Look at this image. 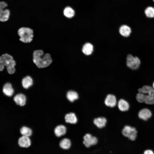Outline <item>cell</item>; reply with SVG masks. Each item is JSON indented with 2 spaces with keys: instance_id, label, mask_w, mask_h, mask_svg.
<instances>
[{
  "instance_id": "cell-2",
  "label": "cell",
  "mask_w": 154,
  "mask_h": 154,
  "mask_svg": "<svg viewBox=\"0 0 154 154\" xmlns=\"http://www.w3.org/2000/svg\"><path fill=\"white\" fill-rule=\"evenodd\" d=\"M16 62L11 55L5 53L0 56V71H3L5 68L9 74H14L16 71Z\"/></svg>"
},
{
  "instance_id": "cell-22",
  "label": "cell",
  "mask_w": 154,
  "mask_h": 154,
  "mask_svg": "<svg viewBox=\"0 0 154 154\" xmlns=\"http://www.w3.org/2000/svg\"><path fill=\"white\" fill-rule=\"evenodd\" d=\"M92 45L89 43L85 44L83 46L82 49L83 53L86 55L90 54L93 51Z\"/></svg>"
},
{
  "instance_id": "cell-12",
  "label": "cell",
  "mask_w": 154,
  "mask_h": 154,
  "mask_svg": "<svg viewBox=\"0 0 154 154\" xmlns=\"http://www.w3.org/2000/svg\"><path fill=\"white\" fill-rule=\"evenodd\" d=\"M3 91L6 96L11 97L13 94L14 90L10 83H7L3 86Z\"/></svg>"
},
{
  "instance_id": "cell-29",
  "label": "cell",
  "mask_w": 154,
  "mask_h": 154,
  "mask_svg": "<svg viewBox=\"0 0 154 154\" xmlns=\"http://www.w3.org/2000/svg\"><path fill=\"white\" fill-rule=\"evenodd\" d=\"M143 154H154V153L152 150L147 149L144 151Z\"/></svg>"
},
{
  "instance_id": "cell-17",
  "label": "cell",
  "mask_w": 154,
  "mask_h": 154,
  "mask_svg": "<svg viewBox=\"0 0 154 154\" xmlns=\"http://www.w3.org/2000/svg\"><path fill=\"white\" fill-rule=\"evenodd\" d=\"M65 120L66 123L75 124L77 122V119L75 114L70 112L66 114L65 116Z\"/></svg>"
},
{
  "instance_id": "cell-25",
  "label": "cell",
  "mask_w": 154,
  "mask_h": 154,
  "mask_svg": "<svg viewBox=\"0 0 154 154\" xmlns=\"http://www.w3.org/2000/svg\"><path fill=\"white\" fill-rule=\"evenodd\" d=\"M144 14L148 18H154V8L150 6L147 7L145 10Z\"/></svg>"
},
{
  "instance_id": "cell-4",
  "label": "cell",
  "mask_w": 154,
  "mask_h": 154,
  "mask_svg": "<svg viewBox=\"0 0 154 154\" xmlns=\"http://www.w3.org/2000/svg\"><path fill=\"white\" fill-rule=\"evenodd\" d=\"M141 61L137 56L131 54H128L126 58V64L127 67L132 70H136L139 68Z\"/></svg>"
},
{
  "instance_id": "cell-28",
  "label": "cell",
  "mask_w": 154,
  "mask_h": 154,
  "mask_svg": "<svg viewBox=\"0 0 154 154\" xmlns=\"http://www.w3.org/2000/svg\"><path fill=\"white\" fill-rule=\"evenodd\" d=\"M7 4L5 2L1 1L0 3V9H3L7 7Z\"/></svg>"
},
{
  "instance_id": "cell-9",
  "label": "cell",
  "mask_w": 154,
  "mask_h": 154,
  "mask_svg": "<svg viewBox=\"0 0 154 154\" xmlns=\"http://www.w3.org/2000/svg\"><path fill=\"white\" fill-rule=\"evenodd\" d=\"M18 143L21 147L27 148L31 145V141L29 137L22 136L19 138Z\"/></svg>"
},
{
  "instance_id": "cell-1",
  "label": "cell",
  "mask_w": 154,
  "mask_h": 154,
  "mask_svg": "<svg viewBox=\"0 0 154 154\" xmlns=\"http://www.w3.org/2000/svg\"><path fill=\"white\" fill-rule=\"evenodd\" d=\"M33 61L39 68H43L49 66L52 63V59L49 53L44 54L42 50L34 51L33 53Z\"/></svg>"
},
{
  "instance_id": "cell-26",
  "label": "cell",
  "mask_w": 154,
  "mask_h": 154,
  "mask_svg": "<svg viewBox=\"0 0 154 154\" xmlns=\"http://www.w3.org/2000/svg\"><path fill=\"white\" fill-rule=\"evenodd\" d=\"M144 102L148 104H154V96L149 95H145Z\"/></svg>"
},
{
  "instance_id": "cell-10",
  "label": "cell",
  "mask_w": 154,
  "mask_h": 154,
  "mask_svg": "<svg viewBox=\"0 0 154 154\" xmlns=\"http://www.w3.org/2000/svg\"><path fill=\"white\" fill-rule=\"evenodd\" d=\"M151 111L148 109L144 108L141 110L139 112L138 116L139 117L143 120H147L151 116Z\"/></svg>"
},
{
  "instance_id": "cell-8",
  "label": "cell",
  "mask_w": 154,
  "mask_h": 154,
  "mask_svg": "<svg viewBox=\"0 0 154 154\" xmlns=\"http://www.w3.org/2000/svg\"><path fill=\"white\" fill-rule=\"evenodd\" d=\"M117 103L115 96L113 94H109L106 96L105 101V104L107 106L111 108L115 106Z\"/></svg>"
},
{
  "instance_id": "cell-6",
  "label": "cell",
  "mask_w": 154,
  "mask_h": 154,
  "mask_svg": "<svg viewBox=\"0 0 154 154\" xmlns=\"http://www.w3.org/2000/svg\"><path fill=\"white\" fill-rule=\"evenodd\" d=\"M83 143L87 147L96 144L98 142L97 138L94 136H93L90 134H86L84 137Z\"/></svg>"
},
{
  "instance_id": "cell-24",
  "label": "cell",
  "mask_w": 154,
  "mask_h": 154,
  "mask_svg": "<svg viewBox=\"0 0 154 154\" xmlns=\"http://www.w3.org/2000/svg\"><path fill=\"white\" fill-rule=\"evenodd\" d=\"M20 132L23 136L29 137L31 135L32 131L30 128L26 126H23L20 129Z\"/></svg>"
},
{
  "instance_id": "cell-14",
  "label": "cell",
  "mask_w": 154,
  "mask_h": 154,
  "mask_svg": "<svg viewBox=\"0 0 154 154\" xmlns=\"http://www.w3.org/2000/svg\"><path fill=\"white\" fill-rule=\"evenodd\" d=\"M138 91L139 93L144 94H147L149 95L154 96V89L149 86H144L142 88H139Z\"/></svg>"
},
{
  "instance_id": "cell-23",
  "label": "cell",
  "mask_w": 154,
  "mask_h": 154,
  "mask_svg": "<svg viewBox=\"0 0 154 154\" xmlns=\"http://www.w3.org/2000/svg\"><path fill=\"white\" fill-rule=\"evenodd\" d=\"M63 13L66 17L68 18H71L73 17L74 15L75 12L71 7H67L64 9Z\"/></svg>"
},
{
  "instance_id": "cell-13",
  "label": "cell",
  "mask_w": 154,
  "mask_h": 154,
  "mask_svg": "<svg viewBox=\"0 0 154 154\" xmlns=\"http://www.w3.org/2000/svg\"><path fill=\"white\" fill-rule=\"evenodd\" d=\"M66 129L65 126L62 125L57 126L54 129V133L56 136L59 137L65 134Z\"/></svg>"
},
{
  "instance_id": "cell-16",
  "label": "cell",
  "mask_w": 154,
  "mask_h": 154,
  "mask_svg": "<svg viewBox=\"0 0 154 154\" xmlns=\"http://www.w3.org/2000/svg\"><path fill=\"white\" fill-rule=\"evenodd\" d=\"M33 80L30 76H26L22 80V84L23 87L28 89L32 86L33 83Z\"/></svg>"
},
{
  "instance_id": "cell-19",
  "label": "cell",
  "mask_w": 154,
  "mask_h": 154,
  "mask_svg": "<svg viewBox=\"0 0 154 154\" xmlns=\"http://www.w3.org/2000/svg\"><path fill=\"white\" fill-rule=\"evenodd\" d=\"M118 107L121 111L125 112L127 111L129 108L128 102L123 99H120L118 102Z\"/></svg>"
},
{
  "instance_id": "cell-15",
  "label": "cell",
  "mask_w": 154,
  "mask_h": 154,
  "mask_svg": "<svg viewBox=\"0 0 154 154\" xmlns=\"http://www.w3.org/2000/svg\"><path fill=\"white\" fill-rule=\"evenodd\" d=\"M10 17V12L8 9H0V21L5 22L8 21Z\"/></svg>"
},
{
  "instance_id": "cell-31",
  "label": "cell",
  "mask_w": 154,
  "mask_h": 154,
  "mask_svg": "<svg viewBox=\"0 0 154 154\" xmlns=\"http://www.w3.org/2000/svg\"><path fill=\"white\" fill-rule=\"evenodd\" d=\"M153 1L154 2V0H153Z\"/></svg>"
},
{
  "instance_id": "cell-5",
  "label": "cell",
  "mask_w": 154,
  "mask_h": 154,
  "mask_svg": "<svg viewBox=\"0 0 154 154\" xmlns=\"http://www.w3.org/2000/svg\"><path fill=\"white\" fill-rule=\"evenodd\" d=\"M122 133L123 135L130 140H135L137 137V131L136 129L129 125H125L123 128Z\"/></svg>"
},
{
  "instance_id": "cell-20",
  "label": "cell",
  "mask_w": 154,
  "mask_h": 154,
  "mask_svg": "<svg viewBox=\"0 0 154 154\" xmlns=\"http://www.w3.org/2000/svg\"><path fill=\"white\" fill-rule=\"evenodd\" d=\"M66 96L68 100L71 102L78 99V93L76 91L72 90H69L67 92Z\"/></svg>"
},
{
  "instance_id": "cell-27",
  "label": "cell",
  "mask_w": 154,
  "mask_h": 154,
  "mask_svg": "<svg viewBox=\"0 0 154 154\" xmlns=\"http://www.w3.org/2000/svg\"><path fill=\"white\" fill-rule=\"evenodd\" d=\"M145 95L142 93H138L136 96L137 101L139 103L144 102V98Z\"/></svg>"
},
{
  "instance_id": "cell-11",
  "label": "cell",
  "mask_w": 154,
  "mask_h": 154,
  "mask_svg": "<svg viewBox=\"0 0 154 154\" xmlns=\"http://www.w3.org/2000/svg\"><path fill=\"white\" fill-rule=\"evenodd\" d=\"M13 100L18 105L23 106L25 104L26 97L25 96L22 94H19L16 95L14 97Z\"/></svg>"
},
{
  "instance_id": "cell-7",
  "label": "cell",
  "mask_w": 154,
  "mask_h": 154,
  "mask_svg": "<svg viewBox=\"0 0 154 154\" xmlns=\"http://www.w3.org/2000/svg\"><path fill=\"white\" fill-rule=\"evenodd\" d=\"M119 32L121 36L127 38L129 37L131 35L132 30L129 26L125 24H123L119 27Z\"/></svg>"
},
{
  "instance_id": "cell-30",
  "label": "cell",
  "mask_w": 154,
  "mask_h": 154,
  "mask_svg": "<svg viewBox=\"0 0 154 154\" xmlns=\"http://www.w3.org/2000/svg\"><path fill=\"white\" fill-rule=\"evenodd\" d=\"M153 87L154 89V82H153Z\"/></svg>"
},
{
  "instance_id": "cell-3",
  "label": "cell",
  "mask_w": 154,
  "mask_h": 154,
  "mask_svg": "<svg viewBox=\"0 0 154 154\" xmlns=\"http://www.w3.org/2000/svg\"><path fill=\"white\" fill-rule=\"evenodd\" d=\"M17 33L20 41L24 43H30L33 40V30L30 28L22 27L18 29Z\"/></svg>"
},
{
  "instance_id": "cell-18",
  "label": "cell",
  "mask_w": 154,
  "mask_h": 154,
  "mask_svg": "<svg viewBox=\"0 0 154 154\" xmlns=\"http://www.w3.org/2000/svg\"><path fill=\"white\" fill-rule=\"evenodd\" d=\"M93 122L98 127L101 128L105 126L107 120L104 117H100L94 119Z\"/></svg>"
},
{
  "instance_id": "cell-21",
  "label": "cell",
  "mask_w": 154,
  "mask_h": 154,
  "mask_svg": "<svg viewBox=\"0 0 154 154\" xmlns=\"http://www.w3.org/2000/svg\"><path fill=\"white\" fill-rule=\"evenodd\" d=\"M60 147L64 149H67L70 147L71 142L70 140L67 138L63 139L59 143Z\"/></svg>"
}]
</instances>
